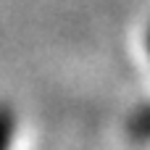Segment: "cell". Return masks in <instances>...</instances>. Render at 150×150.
<instances>
[{
	"label": "cell",
	"instance_id": "cell-2",
	"mask_svg": "<svg viewBox=\"0 0 150 150\" xmlns=\"http://www.w3.org/2000/svg\"><path fill=\"white\" fill-rule=\"evenodd\" d=\"M148 42H150V37H148ZM129 132H132V137H142V140L150 137V111H142L132 119Z\"/></svg>",
	"mask_w": 150,
	"mask_h": 150
},
{
	"label": "cell",
	"instance_id": "cell-1",
	"mask_svg": "<svg viewBox=\"0 0 150 150\" xmlns=\"http://www.w3.org/2000/svg\"><path fill=\"white\" fill-rule=\"evenodd\" d=\"M13 132H16V113L8 105H0V148L11 145Z\"/></svg>",
	"mask_w": 150,
	"mask_h": 150
}]
</instances>
